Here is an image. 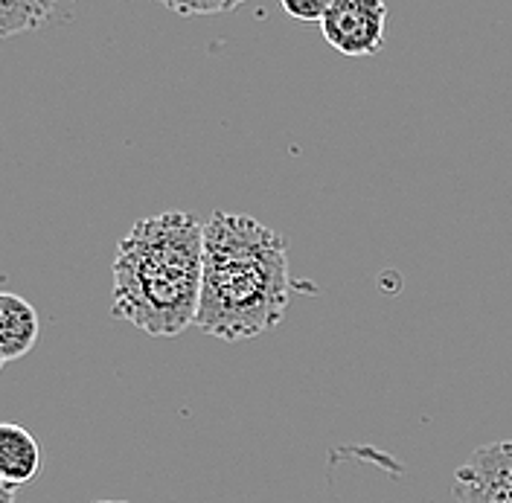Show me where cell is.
Listing matches in <instances>:
<instances>
[{
	"label": "cell",
	"instance_id": "cell-1",
	"mask_svg": "<svg viewBox=\"0 0 512 503\" xmlns=\"http://www.w3.org/2000/svg\"><path fill=\"white\" fill-rule=\"evenodd\" d=\"M286 239L251 216L216 210L204 224V280L195 326L219 341L271 332L288 312Z\"/></svg>",
	"mask_w": 512,
	"mask_h": 503
},
{
	"label": "cell",
	"instance_id": "cell-2",
	"mask_svg": "<svg viewBox=\"0 0 512 503\" xmlns=\"http://www.w3.org/2000/svg\"><path fill=\"white\" fill-rule=\"evenodd\" d=\"M204 280V224L184 210L140 219L114 253L111 315L155 338L195 326Z\"/></svg>",
	"mask_w": 512,
	"mask_h": 503
},
{
	"label": "cell",
	"instance_id": "cell-3",
	"mask_svg": "<svg viewBox=\"0 0 512 503\" xmlns=\"http://www.w3.org/2000/svg\"><path fill=\"white\" fill-rule=\"evenodd\" d=\"M387 6L382 0H332L320 32L341 56H376L384 50Z\"/></svg>",
	"mask_w": 512,
	"mask_h": 503
},
{
	"label": "cell",
	"instance_id": "cell-4",
	"mask_svg": "<svg viewBox=\"0 0 512 503\" xmlns=\"http://www.w3.org/2000/svg\"><path fill=\"white\" fill-rule=\"evenodd\" d=\"M457 503H512V440L475 448L454 472Z\"/></svg>",
	"mask_w": 512,
	"mask_h": 503
},
{
	"label": "cell",
	"instance_id": "cell-5",
	"mask_svg": "<svg viewBox=\"0 0 512 503\" xmlns=\"http://www.w3.org/2000/svg\"><path fill=\"white\" fill-rule=\"evenodd\" d=\"M41 320L24 297L12 291H0V358L18 361L30 355L38 341Z\"/></svg>",
	"mask_w": 512,
	"mask_h": 503
},
{
	"label": "cell",
	"instance_id": "cell-6",
	"mask_svg": "<svg viewBox=\"0 0 512 503\" xmlns=\"http://www.w3.org/2000/svg\"><path fill=\"white\" fill-rule=\"evenodd\" d=\"M41 469V448L24 425L0 422V480L24 486Z\"/></svg>",
	"mask_w": 512,
	"mask_h": 503
},
{
	"label": "cell",
	"instance_id": "cell-7",
	"mask_svg": "<svg viewBox=\"0 0 512 503\" xmlns=\"http://www.w3.org/2000/svg\"><path fill=\"white\" fill-rule=\"evenodd\" d=\"M53 15V3L41 0H9L0 3V41L44 27Z\"/></svg>",
	"mask_w": 512,
	"mask_h": 503
},
{
	"label": "cell",
	"instance_id": "cell-8",
	"mask_svg": "<svg viewBox=\"0 0 512 503\" xmlns=\"http://www.w3.org/2000/svg\"><path fill=\"white\" fill-rule=\"evenodd\" d=\"M332 0H283V12L300 24H320Z\"/></svg>",
	"mask_w": 512,
	"mask_h": 503
},
{
	"label": "cell",
	"instance_id": "cell-9",
	"mask_svg": "<svg viewBox=\"0 0 512 503\" xmlns=\"http://www.w3.org/2000/svg\"><path fill=\"white\" fill-rule=\"evenodd\" d=\"M230 9H236V3H187V6L172 3V12L178 15H222Z\"/></svg>",
	"mask_w": 512,
	"mask_h": 503
},
{
	"label": "cell",
	"instance_id": "cell-10",
	"mask_svg": "<svg viewBox=\"0 0 512 503\" xmlns=\"http://www.w3.org/2000/svg\"><path fill=\"white\" fill-rule=\"evenodd\" d=\"M0 503H15V486L0 480Z\"/></svg>",
	"mask_w": 512,
	"mask_h": 503
},
{
	"label": "cell",
	"instance_id": "cell-11",
	"mask_svg": "<svg viewBox=\"0 0 512 503\" xmlns=\"http://www.w3.org/2000/svg\"><path fill=\"white\" fill-rule=\"evenodd\" d=\"M99 503H126V501H99Z\"/></svg>",
	"mask_w": 512,
	"mask_h": 503
},
{
	"label": "cell",
	"instance_id": "cell-12",
	"mask_svg": "<svg viewBox=\"0 0 512 503\" xmlns=\"http://www.w3.org/2000/svg\"><path fill=\"white\" fill-rule=\"evenodd\" d=\"M3 364H6V361H3V358H0V370H3Z\"/></svg>",
	"mask_w": 512,
	"mask_h": 503
}]
</instances>
